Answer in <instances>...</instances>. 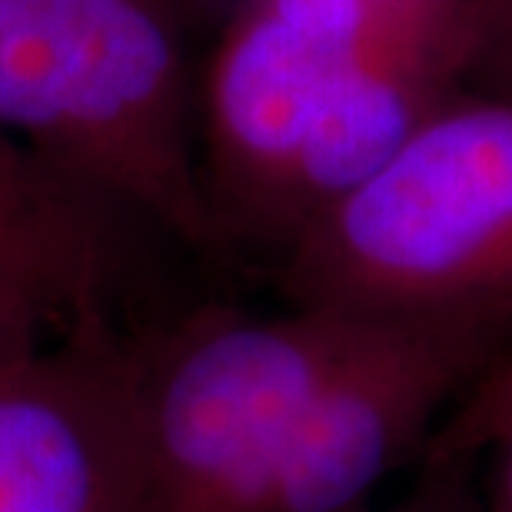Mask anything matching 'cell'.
<instances>
[{"mask_svg":"<svg viewBox=\"0 0 512 512\" xmlns=\"http://www.w3.org/2000/svg\"><path fill=\"white\" fill-rule=\"evenodd\" d=\"M180 0H0V130L153 233L233 263L200 170Z\"/></svg>","mask_w":512,"mask_h":512,"instance_id":"1","label":"cell"},{"mask_svg":"<svg viewBox=\"0 0 512 512\" xmlns=\"http://www.w3.org/2000/svg\"><path fill=\"white\" fill-rule=\"evenodd\" d=\"M290 306L512 310V97L469 90L276 256Z\"/></svg>","mask_w":512,"mask_h":512,"instance_id":"2","label":"cell"},{"mask_svg":"<svg viewBox=\"0 0 512 512\" xmlns=\"http://www.w3.org/2000/svg\"><path fill=\"white\" fill-rule=\"evenodd\" d=\"M376 316L200 306L143 326V473L133 512H263L306 409Z\"/></svg>","mask_w":512,"mask_h":512,"instance_id":"3","label":"cell"},{"mask_svg":"<svg viewBox=\"0 0 512 512\" xmlns=\"http://www.w3.org/2000/svg\"><path fill=\"white\" fill-rule=\"evenodd\" d=\"M383 0H243L197 97L200 170L230 247H273L280 200Z\"/></svg>","mask_w":512,"mask_h":512,"instance_id":"4","label":"cell"},{"mask_svg":"<svg viewBox=\"0 0 512 512\" xmlns=\"http://www.w3.org/2000/svg\"><path fill=\"white\" fill-rule=\"evenodd\" d=\"M509 343L512 310L376 316L306 409L263 512H370Z\"/></svg>","mask_w":512,"mask_h":512,"instance_id":"5","label":"cell"},{"mask_svg":"<svg viewBox=\"0 0 512 512\" xmlns=\"http://www.w3.org/2000/svg\"><path fill=\"white\" fill-rule=\"evenodd\" d=\"M143 326L77 336L0 373V512H133Z\"/></svg>","mask_w":512,"mask_h":512,"instance_id":"6","label":"cell"},{"mask_svg":"<svg viewBox=\"0 0 512 512\" xmlns=\"http://www.w3.org/2000/svg\"><path fill=\"white\" fill-rule=\"evenodd\" d=\"M483 14L486 0H383L286 183L276 256L473 90Z\"/></svg>","mask_w":512,"mask_h":512,"instance_id":"7","label":"cell"},{"mask_svg":"<svg viewBox=\"0 0 512 512\" xmlns=\"http://www.w3.org/2000/svg\"><path fill=\"white\" fill-rule=\"evenodd\" d=\"M133 230L120 203L0 130V373L127 316Z\"/></svg>","mask_w":512,"mask_h":512,"instance_id":"8","label":"cell"},{"mask_svg":"<svg viewBox=\"0 0 512 512\" xmlns=\"http://www.w3.org/2000/svg\"><path fill=\"white\" fill-rule=\"evenodd\" d=\"M423 453L483 459L476 512H512V343L456 399Z\"/></svg>","mask_w":512,"mask_h":512,"instance_id":"9","label":"cell"},{"mask_svg":"<svg viewBox=\"0 0 512 512\" xmlns=\"http://www.w3.org/2000/svg\"><path fill=\"white\" fill-rule=\"evenodd\" d=\"M473 466L469 456L423 453V476L416 489L383 512H476Z\"/></svg>","mask_w":512,"mask_h":512,"instance_id":"10","label":"cell"},{"mask_svg":"<svg viewBox=\"0 0 512 512\" xmlns=\"http://www.w3.org/2000/svg\"><path fill=\"white\" fill-rule=\"evenodd\" d=\"M473 90L512 97V0H486Z\"/></svg>","mask_w":512,"mask_h":512,"instance_id":"11","label":"cell"},{"mask_svg":"<svg viewBox=\"0 0 512 512\" xmlns=\"http://www.w3.org/2000/svg\"><path fill=\"white\" fill-rule=\"evenodd\" d=\"M180 4H183V0H180Z\"/></svg>","mask_w":512,"mask_h":512,"instance_id":"12","label":"cell"}]
</instances>
